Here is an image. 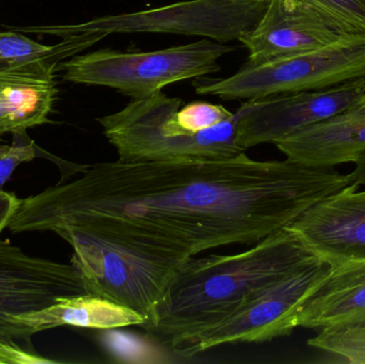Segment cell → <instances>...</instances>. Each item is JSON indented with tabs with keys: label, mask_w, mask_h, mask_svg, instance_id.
I'll use <instances>...</instances> for the list:
<instances>
[{
	"label": "cell",
	"mask_w": 365,
	"mask_h": 364,
	"mask_svg": "<svg viewBox=\"0 0 365 364\" xmlns=\"http://www.w3.org/2000/svg\"><path fill=\"white\" fill-rule=\"evenodd\" d=\"M349 175L293 160L113 162L86 166L21 199L8 230L75 231L181 266L197 254L257 243L287 228Z\"/></svg>",
	"instance_id": "cell-1"
},
{
	"label": "cell",
	"mask_w": 365,
	"mask_h": 364,
	"mask_svg": "<svg viewBox=\"0 0 365 364\" xmlns=\"http://www.w3.org/2000/svg\"><path fill=\"white\" fill-rule=\"evenodd\" d=\"M319 260L289 228L246 251L187 259L143 328L163 348L177 353L189 338L231 316L253 295Z\"/></svg>",
	"instance_id": "cell-2"
},
{
	"label": "cell",
	"mask_w": 365,
	"mask_h": 364,
	"mask_svg": "<svg viewBox=\"0 0 365 364\" xmlns=\"http://www.w3.org/2000/svg\"><path fill=\"white\" fill-rule=\"evenodd\" d=\"M182 104L180 98L156 92L133 98L122 110L98 121L123 162L227 160L245 153L236 138L237 113L215 128L192 134L178 122Z\"/></svg>",
	"instance_id": "cell-3"
},
{
	"label": "cell",
	"mask_w": 365,
	"mask_h": 364,
	"mask_svg": "<svg viewBox=\"0 0 365 364\" xmlns=\"http://www.w3.org/2000/svg\"><path fill=\"white\" fill-rule=\"evenodd\" d=\"M233 51L235 47L227 43L203 38L153 51L100 49L76 56L60 68L66 80L111 88L133 100L162 91L178 81L218 72L219 59Z\"/></svg>",
	"instance_id": "cell-4"
},
{
	"label": "cell",
	"mask_w": 365,
	"mask_h": 364,
	"mask_svg": "<svg viewBox=\"0 0 365 364\" xmlns=\"http://www.w3.org/2000/svg\"><path fill=\"white\" fill-rule=\"evenodd\" d=\"M364 77L365 33H359L311 51L246 63L227 78L199 83L195 92L222 100H262L328 89Z\"/></svg>",
	"instance_id": "cell-5"
},
{
	"label": "cell",
	"mask_w": 365,
	"mask_h": 364,
	"mask_svg": "<svg viewBox=\"0 0 365 364\" xmlns=\"http://www.w3.org/2000/svg\"><path fill=\"white\" fill-rule=\"evenodd\" d=\"M268 0H188L138 12L96 17L77 25L46 28L48 33L105 36L168 33L203 36L220 43L240 40L261 19Z\"/></svg>",
	"instance_id": "cell-6"
},
{
	"label": "cell",
	"mask_w": 365,
	"mask_h": 364,
	"mask_svg": "<svg viewBox=\"0 0 365 364\" xmlns=\"http://www.w3.org/2000/svg\"><path fill=\"white\" fill-rule=\"evenodd\" d=\"M58 235L72 247L71 263L81 271L88 294L134 310L145 323L152 320L180 266L75 231Z\"/></svg>",
	"instance_id": "cell-7"
},
{
	"label": "cell",
	"mask_w": 365,
	"mask_h": 364,
	"mask_svg": "<svg viewBox=\"0 0 365 364\" xmlns=\"http://www.w3.org/2000/svg\"><path fill=\"white\" fill-rule=\"evenodd\" d=\"M330 266L313 261L253 295L231 316L184 342L177 353L193 356L223 344L262 343L291 335L304 303L327 277Z\"/></svg>",
	"instance_id": "cell-8"
},
{
	"label": "cell",
	"mask_w": 365,
	"mask_h": 364,
	"mask_svg": "<svg viewBox=\"0 0 365 364\" xmlns=\"http://www.w3.org/2000/svg\"><path fill=\"white\" fill-rule=\"evenodd\" d=\"M88 294L85 280L73 263L29 256L10 241L0 239V342L36 352L34 328L17 318Z\"/></svg>",
	"instance_id": "cell-9"
},
{
	"label": "cell",
	"mask_w": 365,
	"mask_h": 364,
	"mask_svg": "<svg viewBox=\"0 0 365 364\" xmlns=\"http://www.w3.org/2000/svg\"><path fill=\"white\" fill-rule=\"evenodd\" d=\"M364 28L323 0H268L257 25L240 38L248 64L326 46Z\"/></svg>",
	"instance_id": "cell-10"
},
{
	"label": "cell",
	"mask_w": 365,
	"mask_h": 364,
	"mask_svg": "<svg viewBox=\"0 0 365 364\" xmlns=\"http://www.w3.org/2000/svg\"><path fill=\"white\" fill-rule=\"evenodd\" d=\"M365 95V77L317 91L248 100L237 113L236 138L244 150L274 143L353 106Z\"/></svg>",
	"instance_id": "cell-11"
},
{
	"label": "cell",
	"mask_w": 365,
	"mask_h": 364,
	"mask_svg": "<svg viewBox=\"0 0 365 364\" xmlns=\"http://www.w3.org/2000/svg\"><path fill=\"white\" fill-rule=\"evenodd\" d=\"M329 266L365 259V189L349 184L309 207L287 226Z\"/></svg>",
	"instance_id": "cell-12"
},
{
	"label": "cell",
	"mask_w": 365,
	"mask_h": 364,
	"mask_svg": "<svg viewBox=\"0 0 365 364\" xmlns=\"http://www.w3.org/2000/svg\"><path fill=\"white\" fill-rule=\"evenodd\" d=\"M274 145L287 160L313 168L355 164L365 153V95L353 106Z\"/></svg>",
	"instance_id": "cell-13"
},
{
	"label": "cell",
	"mask_w": 365,
	"mask_h": 364,
	"mask_svg": "<svg viewBox=\"0 0 365 364\" xmlns=\"http://www.w3.org/2000/svg\"><path fill=\"white\" fill-rule=\"evenodd\" d=\"M356 325H365V259L330 266L297 318V327L317 331Z\"/></svg>",
	"instance_id": "cell-14"
},
{
	"label": "cell",
	"mask_w": 365,
	"mask_h": 364,
	"mask_svg": "<svg viewBox=\"0 0 365 364\" xmlns=\"http://www.w3.org/2000/svg\"><path fill=\"white\" fill-rule=\"evenodd\" d=\"M17 318L29 325L36 333L66 325L110 331L143 326L145 323V316L134 310L92 295L62 299L51 307L19 316Z\"/></svg>",
	"instance_id": "cell-15"
},
{
	"label": "cell",
	"mask_w": 365,
	"mask_h": 364,
	"mask_svg": "<svg viewBox=\"0 0 365 364\" xmlns=\"http://www.w3.org/2000/svg\"><path fill=\"white\" fill-rule=\"evenodd\" d=\"M57 93L53 76L0 85V135L48 122Z\"/></svg>",
	"instance_id": "cell-16"
},
{
	"label": "cell",
	"mask_w": 365,
	"mask_h": 364,
	"mask_svg": "<svg viewBox=\"0 0 365 364\" xmlns=\"http://www.w3.org/2000/svg\"><path fill=\"white\" fill-rule=\"evenodd\" d=\"M309 345L351 364H365V325L322 329Z\"/></svg>",
	"instance_id": "cell-17"
},
{
	"label": "cell",
	"mask_w": 365,
	"mask_h": 364,
	"mask_svg": "<svg viewBox=\"0 0 365 364\" xmlns=\"http://www.w3.org/2000/svg\"><path fill=\"white\" fill-rule=\"evenodd\" d=\"M63 59L59 47L40 44L17 32H0V64L44 61L58 64Z\"/></svg>",
	"instance_id": "cell-18"
},
{
	"label": "cell",
	"mask_w": 365,
	"mask_h": 364,
	"mask_svg": "<svg viewBox=\"0 0 365 364\" xmlns=\"http://www.w3.org/2000/svg\"><path fill=\"white\" fill-rule=\"evenodd\" d=\"M235 113L227 110L222 105L192 102L180 108L177 119L186 132L197 134L232 119Z\"/></svg>",
	"instance_id": "cell-19"
},
{
	"label": "cell",
	"mask_w": 365,
	"mask_h": 364,
	"mask_svg": "<svg viewBox=\"0 0 365 364\" xmlns=\"http://www.w3.org/2000/svg\"><path fill=\"white\" fill-rule=\"evenodd\" d=\"M12 136V145L9 147V151L0 157V189H2V186L19 165L42 156L43 153L42 150L29 138L27 130L13 132Z\"/></svg>",
	"instance_id": "cell-20"
},
{
	"label": "cell",
	"mask_w": 365,
	"mask_h": 364,
	"mask_svg": "<svg viewBox=\"0 0 365 364\" xmlns=\"http://www.w3.org/2000/svg\"><path fill=\"white\" fill-rule=\"evenodd\" d=\"M36 352H30L17 344L0 342V363H53Z\"/></svg>",
	"instance_id": "cell-21"
},
{
	"label": "cell",
	"mask_w": 365,
	"mask_h": 364,
	"mask_svg": "<svg viewBox=\"0 0 365 364\" xmlns=\"http://www.w3.org/2000/svg\"><path fill=\"white\" fill-rule=\"evenodd\" d=\"M365 30V8L359 0H323Z\"/></svg>",
	"instance_id": "cell-22"
},
{
	"label": "cell",
	"mask_w": 365,
	"mask_h": 364,
	"mask_svg": "<svg viewBox=\"0 0 365 364\" xmlns=\"http://www.w3.org/2000/svg\"><path fill=\"white\" fill-rule=\"evenodd\" d=\"M21 199L12 192L0 189V234L4 229H8L11 219L19 209Z\"/></svg>",
	"instance_id": "cell-23"
},
{
	"label": "cell",
	"mask_w": 365,
	"mask_h": 364,
	"mask_svg": "<svg viewBox=\"0 0 365 364\" xmlns=\"http://www.w3.org/2000/svg\"><path fill=\"white\" fill-rule=\"evenodd\" d=\"M349 175L351 177V183L361 187L365 186V153L354 164L353 171Z\"/></svg>",
	"instance_id": "cell-24"
},
{
	"label": "cell",
	"mask_w": 365,
	"mask_h": 364,
	"mask_svg": "<svg viewBox=\"0 0 365 364\" xmlns=\"http://www.w3.org/2000/svg\"><path fill=\"white\" fill-rule=\"evenodd\" d=\"M2 142H4V141L0 140V157H2V156L9 151V147H10V145Z\"/></svg>",
	"instance_id": "cell-25"
},
{
	"label": "cell",
	"mask_w": 365,
	"mask_h": 364,
	"mask_svg": "<svg viewBox=\"0 0 365 364\" xmlns=\"http://www.w3.org/2000/svg\"><path fill=\"white\" fill-rule=\"evenodd\" d=\"M360 2H361L362 4H364L365 8V0H359Z\"/></svg>",
	"instance_id": "cell-26"
}]
</instances>
